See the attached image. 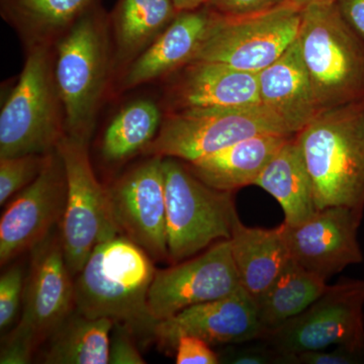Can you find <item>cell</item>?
Wrapping results in <instances>:
<instances>
[{"instance_id":"cell-31","label":"cell","mask_w":364,"mask_h":364,"mask_svg":"<svg viewBox=\"0 0 364 364\" xmlns=\"http://www.w3.org/2000/svg\"><path fill=\"white\" fill-rule=\"evenodd\" d=\"M364 363V349L349 346L301 352L284 358V364H361Z\"/></svg>"},{"instance_id":"cell-24","label":"cell","mask_w":364,"mask_h":364,"mask_svg":"<svg viewBox=\"0 0 364 364\" xmlns=\"http://www.w3.org/2000/svg\"><path fill=\"white\" fill-rule=\"evenodd\" d=\"M93 0H1L4 20L18 33L26 50L54 46L92 6Z\"/></svg>"},{"instance_id":"cell-17","label":"cell","mask_w":364,"mask_h":364,"mask_svg":"<svg viewBox=\"0 0 364 364\" xmlns=\"http://www.w3.org/2000/svg\"><path fill=\"white\" fill-rule=\"evenodd\" d=\"M165 79L163 112L261 105L258 73L219 62L196 60Z\"/></svg>"},{"instance_id":"cell-22","label":"cell","mask_w":364,"mask_h":364,"mask_svg":"<svg viewBox=\"0 0 364 364\" xmlns=\"http://www.w3.org/2000/svg\"><path fill=\"white\" fill-rule=\"evenodd\" d=\"M179 13L172 0H119L109 21L114 81L122 77Z\"/></svg>"},{"instance_id":"cell-19","label":"cell","mask_w":364,"mask_h":364,"mask_svg":"<svg viewBox=\"0 0 364 364\" xmlns=\"http://www.w3.org/2000/svg\"><path fill=\"white\" fill-rule=\"evenodd\" d=\"M258 85L261 105L274 112L294 135L317 116L298 38L277 61L258 72Z\"/></svg>"},{"instance_id":"cell-29","label":"cell","mask_w":364,"mask_h":364,"mask_svg":"<svg viewBox=\"0 0 364 364\" xmlns=\"http://www.w3.org/2000/svg\"><path fill=\"white\" fill-rule=\"evenodd\" d=\"M220 363L284 364V355L264 338L227 345L220 353Z\"/></svg>"},{"instance_id":"cell-14","label":"cell","mask_w":364,"mask_h":364,"mask_svg":"<svg viewBox=\"0 0 364 364\" xmlns=\"http://www.w3.org/2000/svg\"><path fill=\"white\" fill-rule=\"evenodd\" d=\"M67 198L63 161L54 151L44 169L9 205L0 220V263L32 250L60 224Z\"/></svg>"},{"instance_id":"cell-38","label":"cell","mask_w":364,"mask_h":364,"mask_svg":"<svg viewBox=\"0 0 364 364\" xmlns=\"http://www.w3.org/2000/svg\"><path fill=\"white\" fill-rule=\"evenodd\" d=\"M218 0H207V4L210 6H214L217 4Z\"/></svg>"},{"instance_id":"cell-27","label":"cell","mask_w":364,"mask_h":364,"mask_svg":"<svg viewBox=\"0 0 364 364\" xmlns=\"http://www.w3.org/2000/svg\"><path fill=\"white\" fill-rule=\"evenodd\" d=\"M163 109L146 98L132 102L123 107L105 129L100 153L105 161H124L142 153L159 131Z\"/></svg>"},{"instance_id":"cell-25","label":"cell","mask_w":364,"mask_h":364,"mask_svg":"<svg viewBox=\"0 0 364 364\" xmlns=\"http://www.w3.org/2000/svg\"><path fill=\"white\" fill-rule=\"evenodd\" d=\"M114 325L111 318L87 317L74 309L48 339L43 363H109V344Z\"/></svg>"},{"instance_id":"cell-7","label":"cell","mask_w":364,"mask_h":364,"mask_svg":"<svg viewBox=\"0 0 364 364\" xmlns=\"http://www.w3.org/2000/svg\"><path fill=\"white\" fill-rule=\"evenodd\" d=\"M168 260L193 257L229 240L238 214L234 193L210 188L176 158H163Z\"/></svg>"},{"instance_id":"cell-1","label":"cell","mask_w":364,"mask_h":364,"mask_svg":"<svg viewBox=\"0 0 364 364\" xmlns=\"http://www.w3.org/2000/svg\"><path fill=\"white\" fill-rule=\"evenodd\" d=\"M156 268L152 257L122 235L98 244L74 280L75 310L107 318L142 342L155 341L159 321L149 308Z\"/></svg>"},{"instance_id":"cell-36","label":"cell","mask_w":364,"mask_h":364,"mask_svg":"<svg viewBox=\"0 0 364 364\" xmlns=\"http://www.w3.org/2000/svg\"><path fill=\"white\" fill-rule=\"evenodd\" d=\"M172 1L178 11H193L207 4V0H172Z\"/></svg>"},{"instance_id":"cell-5","label":"cell","mask_w":364,"mask_h":364,"mask_svg":"<svg viewBox=\"0 0 364 364\" xmlns=\"http://www.w3.org/2000/svg\"><path fill=\"white\" fill-rule=\"evenodd\" d=\"M65 136L54 46L28 48L20 78L0 114V158L49 154Z\"/></svg>"},{"instance_id":"cell-23","label":"cell","mask_w":364,"mask_h":364,"mask_svg":"<svg viewBox=\"0 0 364 364\" xmlns=\"http://www.w3.org/2000/svg\"><path fill=\"white\" fill-rule=\"evenodd\" d=\"M253 186L264 189L279 202L287 226H298L318 210L312 182L296 136L275 153Z\"/></svg>"},{"instance_id":"cell-9","label":"cell","mask_w":364,"mask_h":364,"mask_svg":"<svg viewBox=\"0 0 364 364\" xmlns=\"http://www.w3.org/2000/svg\"><path fill=\"white\" fill-rule=\"evenodd\" d=\"M67 177L65 210L60 237L67 267L76 277L98 244L119 235L109 207L107 189L95 172L88 145L65 136L57 146Z\"/></svg>"},{"instance_id":"cell-3","label":"cell","mask_w":364,"mask_h":364,"mask_svg":"<svg viewBox=\"0 0 364 364\" xmlns=\"http://www.w3.org/2000/svg\"><path fill=\"white\" fill-rule=\"evenodd\" d=\"M317 210H364V102L318 112L296 135Z\"/></svg>"},{"instance_id":"cell-33","label":"cell","mask_w":364,"mask_h":364,"mask_svg":"<svg viewBox=\"0 0 364 364\" xmlns=\"http://www.w3.org/2000/svg\"><path fill=\"white\" fill-rule=\"evenodd\" d=\"M176 364H218L219 355L205 340L191 335L179 337L176 345Z\"/></svg>"},{"instance_id":"cell-26","label":"cell","mask_w":364,"mask_h":364,"mask_svg":"<svg viewBox=\"0 0 364 364\" xmlns=\"http://www.w3.org/2000/svg\"><path fill=\"white\" fill-rule=\"evenodd\" d=\"M328 287L327 280L289 261L272 286L254 299L265 335L303 313Z\"/></svg>"},{"instance_id":"cell-11","label":"cell","mask_w":364,"mask_h":364,"mask_svg":"<svg viewBox=\"0 0 364 364\" xmlns=\"http://www.w3.org/2000/svg\"><path fill=\"white\" fill-rule=\"evenodd\" d=\"M301 11L289 4L255 16H222L193 61L219 62L258 73L277 61L296 40Z\"/></svg>"},{"instance_id":"cell-12","label":"cell","mask_w":364,"mask_h":364,"mask_svg":"<svg viewBox=\"0 0 364 364\" xmlns=\"http://www.w3.org/2000/svg\"><path fill=\"white\" fill-rule=\"evenodd\" d=\"M107 189L119 235L153 260H168L163 158L148 156Z\"/></svg>"},{"instance_id":"cell-15","label":"cell","mask_w":364,"mask_h":364,"mask_svg":"<svg viewBox=\"0 0 364 364\" xmlns=\"http://www.w3.org/2000/svg\"><path fill=\"white\" fill-rule=\"evenodd\" d=\"M363 215L355 208L329 207L318 210L298 226L282 223L291 259L325 280L363 262L358 240Z\"/></svg>"},{"instance_id":"cell-10","label":"cell","mask_w":364,"mask_h":364,"mask_svg":"<svg viewBox=\"0 0 364 364\" xmlns=\"http://www.w3.org/2000/svg\"><path fill=\"white\" fill-rule=\"evenodd\" d=\"M363 308L364 280H343L263 338L284 358L341 345L364 349Z\"/></svg>"},{"instance_id":"cell-20","label":"cell","mask_w":364,"mask_h":364,"mask_svg":"<svg viewBox=\"0 0 364 364\" xmlns=\"http://www.w3.org/2000/svg\"><path fill=\"white\" fill-rule=\"evenodd\" d=\"M294 136L296 135L255 136L196 161L184 163L210 188L234 193L254 184L275 153Z\"/></svg>"},{"instance_id":"cell-28","label":"cell","mask_w":364,"mask_h":364,"mask_svg":"<svg viewBox=\"0 0 364 364\" xmlns=\"http://www.w3.org/2000/svg\"><path fill=\"white\" fill-rule=\"evenodd\" d=\"M50 154L0 158V205H4L40 176Z\"/></svg>"},{"instance_id":"cell-16","label":"cell","mask_w":364,"mask_h":364,"mask_svg":"<svg viewBox=\"0 0 364 364\" xmlns=\"http://www.w3.org/2000/svg\"><path fill=\"white\" fill-rule=\"evenodd\" d=\"M191 335L210 346H227L265 336L255 299L240 287L214 301L189 306L160 321L155 341L164 350H176L179 337Z\"/></svg>"},{"instance_id":"cell-34","label":"cell","mask_w":364,"mask_h":364,"mask_svg":"<svg viewBox=\"0 0 364 364\" xmlns=\"http://www.w3.org/2000/svg\"><path fill=\"white\" fill-rule=\"evenodd\" d=\"M289 0H218L213 6L225 18H243L267 13L289 4Z\"/></svg>"},{"instance_id":"cell-13","label":"cell","mask_w":364,"mask_h":364,"mask_svg":"<svg viewBox=\"0 0 364 364\" xmlns=\"http://www.w3.org/2000/svg\"><path fill=\"white\" fill-rule=\"evenodd\" d=\"M240 287L230 242L222 240L200 255L156 270L148 301L153 317L160 322L189 306L226 296Z\"/></svg>"},{"instance_id":"cell-8","label":"cell","mask_w":364,"mask_h":364,"mask_svg":"<svg viewBox=\"0 0 364 364\" xmlns=\"http://www.w3.org/2000/svg\"><path fill=\"white\" fill-rule=\"evenodd\" d=\"M264 134L294 135L263 105L163 112L159 131L142 154L193 162Z\"/></svg>"},{"instance_id":"cell-18","label":"cell","mask_w":364,"mask_h":364,"mask_svg":"<svg viewBox=\"0 0 364 364\" xmlns=\"http://www.w3.org/2000/svg\"><path fill=\"white\" fill-rule=\"evenodd\" d=\"M212 6L181 11L156 41L128 67L117 80L124 91L165 79L196 58L221 18Z\"/></svg>"},{"instance_id":"cell-37","label":"cell","mask_w":364,"mask_h":364,"mask_svg":"<svg viewBox=\"0 0 364 364\" xmlns=\"http://www.w3.org/2000/svg\"><path fill=\"white\" fill-rule=\"evenodd\" d=\"M335 1L336 0H289V4L299 9H304L312 4H334Z\"/></svg>"},{"instance_id":"cell-6","label":"cell","mask_w":364,"mask_h":364,"mask_svg":"<svg viewBox=\"0 0 364 364\" xmlns=\"http://www.w3.org/2000/svg\"><path fill=\"white\" fill-rule=\"evenodd\" d=\"M67 267L60 232L32 249L18 324L2 341L0 363L26 364L75 309L74 280Z\"/></svg>"},{"instance_id":"cell-21","label":"cell","mask_w":364,"mask_h":364,"mask_svg":"<svg viewBox=\"0 0 364 364\" xmlns=\"http://www.w3.org/2000/svg\"><path fill=\"white\" fill-rule=\"evenodd\" d=\"M240 286L254 299L272 286L291 260L282 225L247 227L237 218L229 239Z\"/></svg>"},{"instance_id":"cell-2","label":"cell","mask_w":364,"mask_h":364,"mask_svg":"<svg viewBox=\"0 0 364 364\" xmlns=\"http://www.w3.org/2000/svg\"><path fill=\"white\" fill-rule=\"evenodd\" d=\"M55 76L66 117V136L86 145L114 82L111 23L88 9L55 43Z\"/></svg>"},{"instance_id":"cell-32","label":"cell","mask_w":364,"mask_h":364,"mask_svg":"<svg viewBox=\"0 0 364 364\" xmlns=\"http://www.w3.org/2000/svg\"><path fill=\"white\" fill-rule=\"evenodd\" d=\"M135 340V335L128 328L121 324H114L109 344V363H146L136 347Z\"/></svg>"},{"instance_id":"cell-35","label":"cell","mask_w":364,"mask_h":364,"mask_svg":"<svg viewBox=\"0 0 364 364\" xmlns=\"http://www.w3.org/2000/svg\"><path fill=\"white\" fill-rule=\"evenodd\" d=\"M335 4L347 25L364 41V0H336Z\"/></svg>"},{"instance_id":"cell-4","label":"cell","mask_w":364,"mask_h":364,"mask_svg":"<svg viewBox=\"0 0 364 364\" xmlns=\"http://www.w3.org/2000/svg\"><path fill=\"white\" fill-rule=\"evenodd\" d=\"M298 39L318 114L364 102V41L335 2L305 7Z\"/></svg>"},{"instance_id":"cell-30","label":"cell","mask_w":364,"mask_h":364,"mask_svg":"<svg viewBox=\"0 0 364 364\" xmlns=\"http://www.w3.org/2000/svg\"><path fill=\"white\" fill-rule=\"evenodd\" d=\"M23 268L11 267L0 277V329L4 331L18 316L25 293Z\"/></svg>"}]
</instances>
